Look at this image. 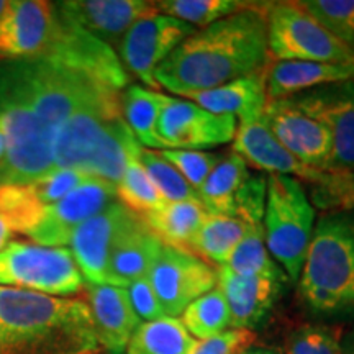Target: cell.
Masks as SVG:
<instances>
[{"label": "cell", "mask_w": 354, "mask_h": 354, "mask_svg": "<svg viewBox=\"0 0 354 354\" xmlns=\"http://www.w3.org/2000/svg\"><path fill=\"white\" fill-rule=\"evenodd\" d=\"M209 212L198 201L166 202L161 209L143 216L146 225L167 246L190 250V243Z\"/></svg>", "instance_id": "d4e9b609"}, {"label": "cell", "mask_w": 354, "mask_h": 354, "mask_svg": "<svg viewBox=\"0 0 354 354\" xmlns=\"http://www.w3.org/2000/svg\"><path fill=\"white\" fill-rule=\"evenodd\" d=\"M87 179H91V176L77 169H56L55 167L30 184V187L44 207H50L86 183Z\"/></svg>", "instance_id": "f35d334b"}, {"label": "cell", "mask_w": 354, "mask_h": 354, "mask_svg": "<svg viewBox=\"0 0 354 354\" xmlns=\"http://www.w3.org/2000/svg\"><path fill=\"white\" fill-rule=\"evenodd\" d=\"M184 99L192 100L198 107L215 115H232L240 123L258 120L263 117L269 102L266 91V69L234 79L220 87L194 92Z\"/></svg>", "instance_id": "7402d4cb"}, {"label": "cell", "mask_w": 354, "mask_h": 354, "mask_svg": "<svg viewBox=\"0 0 354 354\" xmlns=\"http://www.w3.org/2000/svg\"><path fill=\"white\" fill-rule=\"evenodd\" d=\"M7 166V140L6 133H3V128L0 125V184H2L3 172H6Z\"/></svg>", "instance_id": "ee69618b"}, {"label": "cell", "mask_w": 354, "mask_h": 354, "mask_svg": "<svg viewBox=\"0 0 354 354\" xmlns=\"http://www.w3.org/2000/svg\"><path fill=\"white\" fill-rule=\"evenodd\" d=\"M138 216L122 203L113 202L74 232L69 250L84 282L95 286L109 284V263L113 248Z\"/></svg>", "instance_id": "9a60e30c"}, {"label": "cell", "mask_w": 354, "mask_h": 354, "mask_svg": "<svg viewBox=\"0 0 354 354\" xmlns=\"http://www.w3.org/2000/svg\"><path fill=\"white\" fill-rule=\"evenodd\" d=\"M140 146L128 156L127 167L120 180L115 185V192L123 207H127L133 214L146 216L151 212L161 209L166 202L159 196L151 179L146 174L145 167L141 166L138 158Z\"/></svg>", "instance_id": "f546056e"}, {"label": "cell", "mask_w": 354, "mask_h": 354, "mask_svg": "<svg viewBox=\"0 0 354 354\" xmlns=\"http://www.w3.org/2000/svg\"><path fill=\"white\" fill-rule=\"evenodd\" d=\"M165 243L138 216L115 245L109 263V284L127 287L141 277H148Z\"/></svg>", "instance_id": "603a6c76"}, {"label": "cell", "mask_w": 354, "mask_h": 354, "mask_svg": "<svg viewBox=\"0 0 354 354\" xmlns=\"http://www.w3.org/2000/svg\"><path fill=\"white\" fill-rule=\"evenodd\" d=\"M233 153L243 158L248 166L266 171L269 174L289 176L307 180L313 185L322 184L328 171L312 167L292 156L266 125L264 118L240 123L233 138Z\"/></svg>", "instance_id": "e0dca14e"}, {"label": "cell", "mask_w": 354, "mask_h": 354, "mask_svg": "<svg viewBox=\"0 0 354 354\" xmlns=\"http://www.w3.org/2000/svg\"><path fill=\"white\" fill-rule=\"evenodd\" d=\"M289 100L328 128L333 148L325 171H354V81L312 88Z\"/></svg>", "instance_id": "7c38bea8"}, {"label": "cell", "mask_w": 354, "mask_h": 354, "mask_svg": "<svg viewBox=\"0 0 354 354\" xmlns=\"http://www.w3.org/2000/svg\"><path fill=\"white\" fill-rule=\"evenodd\" d=\"M169 95L146 88L130 86L122 94V113L127 125L143 148L162 151L165 146L158 135V122Z\"/></svg>", "instance_id": "cb8c5ba5"}, {"label": "cell", "mask_w": 354, "mask_h": 354, "mask_svg": "<svg viewBox=\"0 0 354 354\" xmlns=\"http://www.w3.org/2000/svg\"><path fill=\"white\" fill-rule=\"evenodd\" d=\"M241 354H277L276 351H272V349H266V348H253L250 346L248 349H245Z\"/></svg>", "instance_id": "f6af8a7d"}, {"label": "cell", "mask_w": 354, "mask_h": 354, "mask_svg": "<svg viewBox=\"0 0 354 354\" xmlns=\"http://www.w3.org/2000/svg\"><path fill=\"white\" fill-rule=\"evenodd\" d=\"M196 30V26L174 17L159 12L149 13L136 20L123 35L117 46L118 59L127 73L154 91L159 87L154 79L156 69Z\"/></svg>", "instance_id": "9c48e42d"}, {"label": "cell", "mask_w": 354, "mask_h": 354, "mask_svg": "<svg viewBox=\"0 0 354 354\" xmlns=\"http://www.w3.org/2000/svg\"><path fill=\"white\" fill-rule=\"evenodd\" d=\"M269 57L354 64V51L326 32L299 2H269L266 12Z\"/></svg>", "instance_id": "ba28073f"}, {"label": "cell", "mask_w": 354, "mask_h": 354, "mask_svg": "<svg viewBox=\"0 0 354 354\" xmlns=\"http://www.w3.org/2000/svg\"><path fill=\"white\" fill-rule=\"evenodd\" d=\"M198 343L179 318L162 317L141 323L131 336L125 354H196Z\"/></svg>", "instance_id": "83f0119b"}, {"label": "cell", "mask_w": 354, "mask_h": 354, "mask_svg": "<svg viewBox=\"0 0 354 354\" xmlns=\"http://www.w3.org/2000/svg\"><path fill=\"white\" fill-rule=\"evenodd\" d=\"M162 158L174 166L179 174L184 177L192 189L198 192L212 171L221 161L223 154L209 151H180V149H162L159 151Z\"/></svg>", "instance_id": "d590c367"}, {"label": "cell", "mask_w": 354, "mask_h": 354, "mask_svg": "<svg viewBox=\"0 0 354 354\" xmlns=\"http://www.w3.org/2000/svg\"><path fill=\"white\" fill-rule=\"evenodd\" d=\"M122 113V92L99 86L57 133L53 169H77L117 185L138 148Z\"/></svg>", "instance_id": "3957f363"}, {"label": "cell", "mask_w": 354, "mask_h": 354, "mask_svg": "<svg viewBox=\"0 0 354 354\" xmlns=\"http://www.w3.org/2000/svg\"><path fill=\"white\" fill-rule=\"evenodd\" d=\"M313 203L320 207V209L331 212L354 210V171H328L325 180L315 185Z\"/></svg>", "instance_id": "74e56055"}, {"label": "cell", "mask_w": 354, "mask_h": 354, "mask_svg": "<svg viewBox=\"0 0 354 354\" xmlns=\"http://www.w3.org/2000/svg\"><path fill=\"white\" fill-rule=\"evenodd\" d=\"M127 292L128 297H130L131 307L135 310V313L138 315L140 320H145L146 323L166 317L148 277H141L138 281L131 282V284L127 287Z\"/></svg>", "instance_id": "60d3db41"}, {"label": "cell", "mask_w": 354, "mask_h": 354, "mask_svg": "<svg viewBox=\"0 0 354 354\" xmlns=\"http://www.w3.org/2000/svg\"><path fill=\"white\" fill-rule=\"evenodd\" d=\"M84 300L0 287V354H97Z\"/></svg>", "instance_id": "7a4b0ae2"}, {"label": "cell", "mask_w": 354, "mask_h": 354, "mask_svg": "<svg viewBox=\"0 0 354 354\" xmlns=\"http://www.w3.org/2000/svg\"><path fill=\"white\" fill-rule=\"evenodd\" d=\"M250 177L248 165L236 153L223 154L209 179L197 192L198 201L209 214L234 216V198Z\"/></svg>", "instance_id": "484cf974"}, {"label": "cell", "mask_w": 354, "mask_h": 354, "mask_svg": "<svg viewBox=\"0 0 354 354\" xmlns=\"http://www.w3.org/2000/svg\"><path fill=\"white\" fill-rule=\"evenodd\" d=\"M261 2H243V0H161L154 2L159 13L174 17L185 24L205 28L215 21L227 19L234 13L258 7Z\"/></svg>", "instance_id": "4dcf8cb0"}, {"label": "cell", "mask_w": 354, "mask_h": 354, "mask_svg": "<svg viewBox=\"0 0 354 354\" xmlns=\"http://www.w3.org/2000/svg\"><path fill=\"white\" fill-rule=\"evenodd\" d=\"M287 354H344L335 328L305 325L292 331L286 343Z\"/></svg>", "instance_id": "8d00e7d4"}, {"label": "cell", "mask_w": 354, "mask_h": 354, "mask_svg": "<svg viewBox=\"0 0 354 354\" xmlns=\"http://www.w3.org/2000/svg\"><path fill=\"white\" fill-rule=\"evenodd\" d=\"M264 210V240L272 259L284 268L290 281H299L305 253L315 227V209L299 179L268 176Z\"/></svg>", "instance_id": "8992f818"}, {"label": "cell", "mask_w": 354, "mask_h": 354, "mask_svg": "<svg viewBox=\"0 0 354 354\" xmlns=\"http://www.w3.org/2000/svg\"><path fill=\"white\" fill-rule=\"evenodd\" d=\"M0 287L69 297L84 289V277L69 248L12 241L0 253Z\"/></svg>", "instance_id": "52a82bcc"}, {"label": "cell", "mask_w": 354, "mask_h": 354, "mask_svg": "<svg viewBox=\"0 0 354 354\" xmlns=\"http://www.w3.org/2000/svg\"><path fill=\"white\" fill-rule=\"evenodd\" d=\"M44 209L46 207L38 201L30 184L0 185V216L13 233H32L41 221Z\"/></svg>", "instance_id": "d6a6232c"}, {"label": "cell", "mask_w": 354, "mask_h": 354, "mask_svg": "<svg viewBox=\"0 0 354 354\" xmlns=\"http://www.w3.org/2000/svg\"><path fill=\"white\" fill-rule=\"evenodd\" d=\"M63 28L55 2L12 0L0 21V59H46Z\"/></svg>", "instance_id": "8fae6325"}, {"label": "cell", "mask_w": 354, "mask_h": 354, "mask_svg": "<svg viewBox=\"0 0 354 354\" xmlns=\"http://www.w3.org/2000/svg\"><path fill=\"white\" fill-rule=\"evenodd\" d=\"M268 7L269 2H261L196 30L156 69L158 86L184 99L266 69Z\"/></svg>", "instance_id": "6da1fadb"}, {"label": "cell", "mask_w": 354, "mask_h": 354, "mask_svg": "<svg viewBox=\"0 0 354 354\" xmlns=\"http://www.w3.org/2000/svg\"><path fill=\"white\" fill-rule=\"evenodd\" d=\"M55 3L66 19L110 48L118 46L136 20L158 12L154 2L146 0H64Z\"/></svg>", "instance_id": "ac0fdd59"}, {"label": "cell", "mask_w": 354, "mask_h": 354, "mask_svg": "<svg viewBox=\"0 0 354 354\" xmlns=\"http://www.w3.org/2000/svg\"><path fill=\"white\" fill-rule=\"evenodd\" d=\"M354 81V64L315 61H274L266 68L269 100L290 99L312 88Z\"/></svg>", "instance_id": "44dd1931"}, {"label": "cell", "mask_w": 354, "mask_h": 354, "mask_svg": "<svg viewBox=\"0 0 354 354\" xmlns=\"http://www.w3.org/2000/svg\"><path fill=\"white\" fill-rule=\"evenodd\" d=\"M138 158L141 166L145 167L159 196L165 202H180V201H198L196 190L192 189L187 180L179 174L174 166H171L159 151L148 149L140 146ZM201 202V201H198Z\"/></svg>", "instance_id": "836d02e7"}, {"label": "cell", "mask_w": 354, "mask_h": 354, "mask_svg": "<svg viewBox=\"0 0 354 354\" xmlns=\"http://www.w3.org/2000/svg\"><path fill=\"white\" fill-rule=\"evenodd\" d=\"M266 192H268L266 177H248L234 198V216L245 221L250 227L263 223Z\"/></svg>", "instance_id": "ab89813d"}, {"label": "cell", "mask_w": 354, "mask_h": 354, "mask_svg": "<svg viewBox=\"0 0 354 354\" xmlns=\"http://www.w3.org/2000/svg\"><path fill=\"white\" fill-rule=\"evenodd\" d=\"M238 120L232 115H215L192 100L169 97L158 122L165 149L203 151L233 141Z\"/></svg>", "instance_id": "4fadbf2b"}, {"label": "cell", "mask_w": 354, "mask_h": 354, "mask_svg": "<svg viewBox=\"0 0 354 354\" xmlns=\"http://www.w3.org/2000/svg\"><path fill=\"white\" fill-rule=\"evenodd\" d=\"M0 125L7 140L0 185L32 184L53 169L56 140L38 118L19 59H0Z\"/></svg>", "instance_id": "5b68a950"}, {"label": "cell", "mask_w": 354, "mask_h": 354, "mask_svg": "<svg viewBox=\"0 0 354 354\" xmlns=\"http://www.w3.org/2000/svg\"><path fill=\"white\" fill-rule=\"evenodd\" d=\"M148 279L165 315L176 318L194 300L215 289L218 274L197 254L165 245Z\"/></svg>", "instance_id": "30bf717a"}, {"label": "cell", "mask_w": 354, "mask_h": 354, "mask_svg": "<svg viewBox=\"0 0 354 354\" xmlns=\"http://www.w3.org/2000/svg\"><path fill=\"white\" fill-rule=\"evenodd\" d=\"M299 287L317 312L354 310V210L320 216L305 253Z\"/></svg>", "instance_id": "277c9868"}, {"label": "cell", "mask_w": 354, "mask_h": 354, "mask_svg": "<svg viewBox=\"0 0 354 354\" xmlns=\"http://www.w3.org/2000/svg\"><path fill=\"white\" fill-rule=\"evenodd\" d=\"M12 234L13 232L10 230V227H8V223L2 218V216H0V253H2V251L12 243L10 241Z\"/></svg>", "instance_id": "7bdbcfd3"}, {"label": "cell", "mask_w": 354, "mask_h": 354, "mask_svg": "<svg viewBox=\"0 0 354 354\" xmlns=\"http://www.w3.org/2000/svg\"><path fill=\"white\" fill-rule=\"evenodd\" d=\"M12 6V0H0V21L3 20L6 13L8 12V8Z\"/></svg>", "instance_id": "bcb514c9"}, {"label": "cell", "mask_w": 354, "mask_h": 354, "mask_svg": "<svg viewBox=\"0 0 354 354\" xmlns=\"http://www.w3.org/2000/svg\"><path fill=\"white\" fill-rule=\"evenodd\" d=\"M305 12L354 51V0H302Z\"/></svg>", "instance_id": "e575fe53"}, {"label": "cell", "mask_w": 354, "mask_h": 354, "mask_svg": "<svg viewBox=\"0 0 354 354\" xmlns=\"http://www.w3.org/2000/svg\"><path fill=\"white\" fill-rule=\"evenodd\" d=\"M250 225L236 216L207 214L205 220L190 243V253L201 256L209 264L225 266L230 254L243 240Z\"/></svg>", "instance_id": "4316f807"}, {"label": "cell", "mask_w": 354, "mask_h": 354, "mask_svg": "<svg viewBox=\"0 0 354 354\" xmlns=\"http://www.w3.org/2000/svg\"><path fill=\"white\" fill-rule=\"evenodd\" d=\"M263 118L279 143L299 161L325 169L333 140L328 128L313 120L289 99L269 100Z\"/></svg>", "instance_id": "2e32d148"}, {"label": "cell", "mask_w": 354, "mask_h": 354, "mask_svg": "<svg viewBox=\"0 0 354 354\" xmlns=\"http://www.w3.org/2000/svg\"><path fill=\"white\" fill-rule=\"evenodd\" d=\"M115 197V184L91 177L59 202L46 207L41 221L28 236L37 245L66 248L74 232L88 218L112 205Z\"/></svg>", "instance_id": "5bb4252c"}, {"label": "cell", "mask_w": 354, "mask_h": 354, "mask_svg": "<svg viewBox=\"0 0 354 354\" xmlns=\"http://www.w3.org/2000/svg\"><path fill=\"white\" fill-rule=\"evenodd\" d=\"M221 290L230 308V326L250 330L266 317L276 302L281 281L259 276H240L227 268L216 269Z\"/></svg>", "instance_id": "ffe728a7"}, {"label": "cell", "mask_w": 354, "mask_h": 354, "mask_svg": "<svg viewBox=\"0 0 354 354\" xmlns=\"http://www.w3.org/2000/svg\"><path fill=\"white\" fill-rule=\"evenodd\" d=\"M234 274L240 276H259L282 281L284 274L272 259L264 240V228L261 225H251L243 240L238 243L233 253L230 254L225 266Z\"/></svg>", "instance_id": "f1b7e54d"}, {"label": "cell", "mask_w": 354, "mask_h": 354, "mask_svg": "<svg viewBox=\"0 0 354 354\" xmlns=\"http://www.w3.org/2000/svg\"><path fill=\"white\" fill-rule=\"evenodd\" d=\"M179 322L197 342L214 338L230 326V308L218 287L194 300L180 313Z\"/></svg>", "instance_id": "1f68e13d"}, {"label": "cell", "mask_w": 354, "mask_h": 354, "mask_svg": "<svg viewBox=\"0 0 354 354\" xmlns=\"http://www.w3.org/2000/svg\"><path fill=\"white\" fill-rule=\"evenodd\" d=\"M254 343V333L250 330H227L198 343L196 354H241Z\"/></svg>", "instance_id": "b9f144b4"}, {"label": "cell", "mask_w": 354, "mask_h": 354, "mask_svg": "<svg viewBox=\"0 0 354 354\" xmlns=\"http://www.w3.org/2000/svg\"><path fill=\"white\" fill-rule=\"evenodd\" d=\"M84 289L100 346L110 354H125L131 336L141 325V320L131 307L127 289L87 282H84Z\"/></svg>", "instance_id": "d6986e66"}]
</instances>
